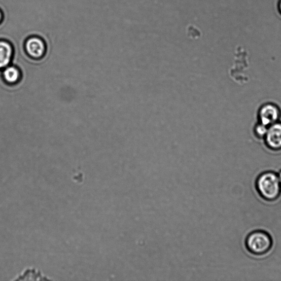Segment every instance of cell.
<instances>
[{
	"instance_id": "1",
	"label": "cell",
	"mask_w": 281,
	"mask_h": 281,
	"mask_svg": "<svg viewBox=\"0 0 281 281\" xmlns=\"http://www.w3.org/2000/svg\"><path fill=\"white\" fill-rule=\"evenodd\" d=\"M256 188L259 195L267 202H274L281 194V184L275 172L265 171L261 173L256 182Z\"/></svg>"
},
{
	"instance_id": "2",
	"label": "cell",
	"mask_w": 281,
	"mask_h": 281,
	"mask_svg": "<svg viewBox=\"0 0 281 281\" xmlns=\"http://www.w3.org/2000/svg\"><path fill=\"white\" fill-rule=\"evenodd\" d=\"M246 249L253 255L261 256L271 250L273 241L269 233L263 230L252 232L245 240Z\"/></svg>"
},
{
	"instance_id": "3",
	"label": "cell",
	"mask_w": 281,
	"mask_h": 281,
	"mask_svg": "<svg viewBox=\"0 0 281 281\" xmlns=\"http://www.w3.org/2000/svg\"><path fill=\"white\" fill-rule=\"evenodd\" d=\"M24 48L26 54L34 59L42 58L46 52L44 40L37 36H31L25 40Z\"/></svg>"
},
{
	"instance_id": "4",
	"label": "cell",
	"mask_w": 281,
	"mask_h": 281,
	"mask_svg": "<svg viewBox=\"0 0 281 281\" xmlns=\"http://www.w3.org/2000/svg\"><path fill=\"white\" fill-rule=\"evenodd\" d=\"M280 112L275 104L267 103L261 106L258 112V122L267 126L279 121Z\"/></svg>"
},
{
	"instance_id": "5",
	"label": "cell",
	"mask_w": 281,
	"mask_h": 281,
	"mask_svg": "<svg viewBox=\"0 0 281 281\" xmlns=\"http://www.w3.org/2000/svg\"><path fill=\"white\" fill-rule=\"evenodd\" d=\"M264 142L266 146L271 150H281V122L269 126Z\"/></svg>"
},
{
	"instance_id": "6",
	"label": "cell",
	"mask_w": 281,
	"mask_h": 281,
	"mask_svg": "<svg viewBox=\"0 0 281 281\" xmlns=\"http://www.w3.org/2000/svg\"><path fill=\"white\" fill-rule=\"evenodd\" d=\"M14 55V49L11 43L5 39H0V69H5L11 63Z\"/></svg>"
},
{
	"instance_id": "7",
	"label": "cell",
	"mask_w": 281,
	"mask_h": 281,
	"mask_svg": "<svg viewBox=\"0 0 281 281\" xmlns=\"http://www.w3.org/2000/svg\"><path fill=\"white\" fill-rule=\"evenodd\" d=\"M21 72L15 65L7 66L3 72V77L5 82L8 84L14 85L20 82L21 79Z\"/></svg>"
},
{
	"instance_id": "8",
	"label": "cell",
	"mask_w": 281,
	"mask_h": 281,
	"mask_svg": "<svg viewBox=\"0 0 281 281\" xmlns=\"http://www.w3.org/2000/svg\"><path fill=\"white\" fill-rule=\"evenodd\" d=\"M268 126H267L259 122L254 126L253 132L255 136L260 139H264L267 130H268Z\"/></svg>"
},
{
	"instance_id": "9",
	"label": "cell",
	"mask_w": 281,
	"mask_h": 281,
	"mask_svg": "<svg viewBox=\"0 0 281 281\" xmlns=\"http://www.w3.org/2000/svg\"><path fill=\"white\" fill-rule=\"evenodd\" d=\"M4 18L3 12L0 9V24H1L3 21Z\"/></svg>"
},
{
	"instance_id": "10",
	"label": "cell",
	"mask_w": 281,
	"mask_h": 281,
	"mask_svg": "<svg viewBox=\"0 0 281 281\" xmlns=\"http://www.w3.org/2000/svg\"><path fill=\"white\" fill-rule=\"evenodd\" d=\"M277 8H278V12L281 15V0H278V4H277Z\"/></svg>"
},
{
	"instance_id": "11",
	"label": "cell",
	"mask_w": 281,
	"mask_h": 281,
	"mask_svg": "<svg viewBox=\"0 0 281 281\" xmlns=\"http://www.w3.org/2000/svg\"><path fill=\"white\" fill-rule=\"evenodd\" d=\"M278 176V178H279V182H280V184H281V170L279 172Z\"/></svg>"
}]
</instances>
